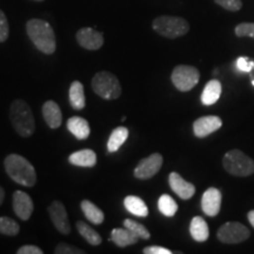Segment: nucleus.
<instances>
[{"instance_id":"33","label":"nucleus","mask_w":254,"mask_h":254,"mask_svg":"<svg viewBox=\"0 0 254 254\" xmlns=\"http://www.w3.org/2000/svg\"><path fill=\"white\" fill-rule=\"evenodd\" d=\"M219 6H221L222 8L227 9L231 12H237L243 7V2L241 0H214Z\"/></svg>"},{"instance_id":"23","label":"nucleus","mask_w":254,"mask_h":254,"mask_svg":"<svg viewBox=\"0 0 254 254\" xmlns=\"http://www.w3.org/2000/svg\"><path fill=\"white\" fill-rule=\"evenodd\" d=\"M124 205L125 208L129 213L136 217L146 218L148 215V208L146 206L145 201L141 198L136 195H127L124 200Z\"/></svg>"},{"instance_id":"37","label":"nucleus","mask_w":254,"mask_h":254,"mask_svg":"<svg viewBox=\"0 0 254 254\" xmlns=\"http://www.w3.org/2000/svg\"><path fill=\"white\" fill-rule=\"evenodd\" d=\"M247 218H249L250 224L252 225L253 228H254V209H253V211H250L249 212V214H247Z\"/></svg>"},{"instance_id":"3","label":"nucleus","mask_w":254,"mask_h":254,"mask_svg":"<svg viewBox=\"0 0 254 254\" xmlns=\"http://www.w3.org/2000/svg\"><path fill=\"white\" fill-rule=\"evenodd\" d=\"M9 120L14 131L23 138H30L36 132V122L32 109L26 101L15 99L9 106Z\"/></svg>"},{"instance_id":"17","label":"nucleus","mask_w":254,"mask_h":254,"mask_svg":"<svg viewBox=\"0 0 254 254\" xmlns=\"http://www.w3.org/2000/svg\"><path fill=\"white\" fill-rule=\"evenodd\" d=\"M67 129L78 140H85L91 134V127L87 120L77 116L67 120Z\"/></svg>"},{"instance_id":"27","label":"nucleus","mask_w":254,"mask_h":254,"mask_svg":"<svg viewBox=\"0 0 254 254\" xmlns=\"http://www.w3.org/2000/svg\"><path fill=\"white\" fill-rule=\"evenodd\" d=\"M158 208L166 217H173L178 211V205L172 196L163 194L158 200Z\"/></svg>"},{"instance_id":"31","label":"nucleus","mask_w":254,"mask_h":254,"mask_svg":"<svg viewBox=\"0 0 254 254\" xmlns=\"http://www.w3.org/2000/svg\"><path fill=\"white\" fill-rule=\"evenodd\" d=\"M56 254H85V251H82L78 247L71 246L66 243H60L56 246Z\"/></svg>"},{"instance_id":"18","label":"nucleus","mask_w":254,"mask_h":254,"mask_svg":"<svg viewBox=\"0 0 254 254\" xmlns=\"http://www.w3.org/2000/svg\"><path fill=\"white\" fill-rule=\"evenodd\" d=\"M111 241H113L117 246L127 247L134 245L139 241V237L135 236L128 228H114L111 232Z\"/></svg>"},{"instance_id":"41","label":"nucleus","mask_w":254,"mask_h":254,"mask_svg":"<svg viewBox=\"0 0 254 254\" xmlns=\"http://www.w3.org/2000/svg\"><path fill=\"white\" fill-rule=\"evenodd\" d=\"M33 1H44V0H33Z\"/></svg>"},{"instance_id":"38","label":"nucleus","mask_w":254,"mask_h":254,"mask_svg":"<svg viewBox=\"0 0 254 254\" xmlns=\"http://www.w3.org/2000/svg\"><path fill=\"white\" fill-rule=\"evenodd\" d=\"M4 200H5V190L0 186V206L2 205Z\"/></svg>"},{"instance_id":"16","label":"nucleus","mask_w":254,"mask_h":254,"mask_svg":"<svg viewBox=\"0 0 254 254\" xmlns=\"http://www.w3.org/2000/svg\"><path fill=\"white\" fill-rule=\"evenodd\" d=\"M43 116L44 119L50 128L57 129L63 123V114L59 105L53 100H47L43 105Z\"/></svg>"},{"instance_id":"36","label":"nucleus","mask_w":254,"mask_h":254,"mask_svg":"<svg viewBox=\"0 0 254 254\" xmlns=\"http://www.w3.org/2000/svg\"><path fill=\"white\" fill-rule=\"evenodd\" d=\"M18 254H43L44 251L40 247L34 245H25L21 246L20 249L17 251Z\"/></svg>"},{"instance_id":"6","label":"nucleus","mask_w":254,"mask_h":254,"mask_svg":"<svg viewBox=\"0 0 254 254\" xmlns=\"http://www.w3.org/2000/svg\"><path fill=\"white\" fill-rule=\"evenodd\" d=\"M222 165L234 177H250L254 173V160L240 150H232L225 154Z\"/></svg>"},{"instance_id":"30","label":"nucleus","mask_w":254,"mask_h":254,"mask_svg":"<svg viewBox=\"0 0 254 254\" xmlns=\"http://www.w3.org/2000/svg\"><path fill=\"white\" fill-rule=\"evenodd\" d=\"M9 36V26L6 14L0 9V44L5 43Z\"/></svg>"},{"instance_id":"22","label":"nucleus","mask_w":254,"mask_h":254,"mask_svg":"<svg viewBox=\"0 0 254 254\" xmlns=\"http://www.w3.org/2000/svg\"><path fill=\"white\" fill-rule=\"evenodd\" d=\"M69 104L74 110L80 111L85 107L86 101H85V93H84V85L80 81H73L69 86L68 92Z\"/></svg>"},{"instance_id":"15","label":"nucleus","mask_w":254,"mask_h":254,"mask_svg":"<svg viewBox=\"0 0 254 254\" xmlns=\"http://www.w3.org/2000/svg\"><path fill=\"white\" fill-rule=\"evenodd\" d=\"M168 183H170V186L173 192L183 200H189L194 195L195 186L184 180L179 173H171L170 177H168Z\"/></svg>"},{"instance_id":"40","label":"nucleus","mask_w":254,"mask_h":254,"mask_svg":"<svg viewBox=\"0 0 254 254\" xmlns=\"http://www.w3.org/2000/svg\"><path fill=\"white\" fill-rule=\"evenodd\" d=\"M251 78H252V84H253V86H254V77L252 75V77H251Z\"/></svg>"},{"instance_id":"26","label":"nucleus","mask_w":254,"mask_h":254,"mask_svg":"<svg viewBox=\"0 0 254 254\" xmlns=\"http://www.w3.org/2000/svg\"><path fill=\"white\" fill-rule=\"evenodd\" d=\"M75 227H77V230L79 232V234L84 238L85 240L87 241L88 244L92 246H99L101 244V239L100 234L98 233L97 231L93 230L90 225H87L86 222L84 221H77V224H75Z\"/></svg>"},{"instance_id":"5","label":"nucleus","mask_w":254,"mask_h":254,"mask_svg":"<svg viewBox=\"0 0 254 254\" xmlns=\"http://www.w3.org/2000/svg\"><path fill=\"white\" fill-rule=\"evenodd\" d=\"M152 27L158 34L168 39L183 37L190 31V25L185 19L172 15H161L155 18L152 23Z\"/></svg>"},{"instance_id":"2","label":"nucleus","mask_w":254,"mask_h":254,"mask_svg":"<svg viewBox=\"0 0 254 254\" xmlns=\"http://www.w3.org/2000/svg\"><path fill=\"white\" fill-rule=\"evenodd\" d=\"M26 32L34 46L44 55H53L56 52V34L47 21L31 19L26 24Z\"/></svg>"},{"instance_id":"12","label":"nucleus","mask_w":254,"mask_h":254,"mask_svg":"<svg viewBox=\"0 0 254 254\" xmlns=\"http://www.w3.org/2000/svg\"><path fill=\"white\" fill-rule=\"evenodd\" d=\"M12 206H13L14 213L17 214V217L21 220L26 221L31 218L32 213H33V201L32 198L27 193L23 192V190H15L12 196Z\"/></svg>"},{"instance_id":"19","label":"nucleus","mask_w":254,"mask_h":254,"mask_svg":"<svg viewBox=\"0 0 254 254\" xmlns=\"http://www.w3.org/2000/svg\"><path fill=\"white\" fill-rule=\"evenodd\" d=\"M221 82L217 80V79H212V80H209L206 84L204 91H202L201 103L205 106H212V105H214L219 100L221 95Z\"/></svg>"},{"instance_id":"7","label":"nucleus","mask_w":254,"mask_h":254,"mask_svg":"<svg viewBox=\"0 0 254 254\" xmlns=\"http://www.w3.org/2000/svg\"><path fill=\"white\" fill-rule=\"evenodd\" d=\"M200 73L198 68L189 65H178L174 67L171 75V80L177 90L180 92H189L196 86L199 82Z\"/></svg>"},{"instance_id":"1","label":"nucleus","mask_w":254,"mask_h":254,"mask_svg":"<svg viewBox=\"0 0 254 254\" xmlns=\"http://www.w3.org/2000/svg\"><path fill=\"white\" fill-rule=\"evenodd\" d=\"M4 167L7 176L14 183L25 187H32L37 183V173L34 166L23 155L8 154L4 160Z\"/></svg>"},{"instance_id":"34","label":"nucleus","mask_w":254,"mask_h":254,"mask_svg":"<svg viewBox=\"0 0 254 254\" xmlns=\"http://www.w3.org/2000/svg\"><path fill=\"white\" fill-rule=\"evenodd\" d=\"M237 68L241 72H251L252 68H254V62L250 60L249 58H245V57H240L237 60Z\"/></svg>"},{"instance_id":"11","label":"nucleus","mask_w":254,"mask_h":254,"mask_svg":"<svg viewBox=\"0 0 254 254\" xmlns=\"http://www.w3.org/2000/svg\"><path fill=\"white\" fill-rule=\"evenodd\" d=\"M77 41L82 49L88 51H97L104 45V36L94 28L84 27L77 32Z\"/></svg>"},{"instance_id":"29","label":"nucleus","mask_w":254,"mask_h":254,"mask_svg":"<svg viewBox=\"0 0 254 254\" xmlns=\"http://www.w3.org/2000/svg\"><path fill=\"white\" fill-rule=\"evenodd\" d=\"M124 227L132 231L135 236L139 237V239L147 240L151 238V233L148 232L147 228H146L144 225L139 224L138 221L132 220V219H125V220H124Z\"/></svg>"},{"instance_id":"21","label":"nucleus","mask_w":254,"mask_h":254,"mask_svg":"<svg viewBox=\"0 0 254 254\" xmlns=\"http://www.w3.org/2000/svg\"><path fill=\"white\" fill-rule=\"evenodd\" d=\"M190 233L193 239L198 241V243H204V241L207 240L209 237V230L205 219L201 217L193 218L190 225Z\"/></svg>"},{"instance_id":"9","label":"nucleus","mask_w":254,"mask_h":254,"mask_svg":"<svg viewBox=\"0 0 254 254\" xmlns=\"http://www.w3.org/2000/svg\"><path fill=\"white\" fill-rule=\"evenodd\" d=\"M164 159L160 153H153L141 159L134 168V177L136 179L147 180L153 178L163 166Z\"/></svg>"},{"instance_id":"39","label":"nucleus","mask_w":254,"mask_h":254,"mask_svg":"<svg viewBox=\"0 0 254 254\" xmlns=\"http://www.w3.org/2000/svg\"><path fill=\"white\" fill-rule=\"evenodd\" d=\"M125 120H126V117H123V118H122V122L124 123V122H125Z\"/></svg>"},{"instance_id":"28","label":"nucleus","mask_w":254,"mask_h":254,"mask_svg":"<svg viewBox=\"0 0 254 254\" xmlns=\"http://www.w3.org/2000/svg\"><path fill=\"white\" fill-rule=\"evenodd\" d=\"M20 232V226L9 217H0V233L7 237H15Z\"/></svg>"},{"instance_id":"20","label":"nucleus","mask_w":254,"mask_h":254,"mask_svg":"<svg viewBox=\"0 0 254 254\" xmlns=\"http://www.w3.org/2000/svg\"><path fill=\"white\" fill-rule=\"evenodd\" d=\"M68 161L74 166L79 167H94L97 164V154L92 150H81L72 153L68 157Z\"/></svg>"},{"instance_id":"8","label":"nucleus","mask_w":254,"mask_h":254,"mask_svg":"<svg viewBox=\"0 0 254 254\" xmlns=\"http://www.w3.org/2000/svg\"><path fill=\"white\" fill-rule=\"evenodd\" d=\"M251 236V232L245 225L240 222H226L218 230V240L224 244H239L247 240Z\"/></svg>"},{"instance_id":"25","label":"nucleus","mask_w":254,"mask_h":254,"mask_svg":"<svg viewBox=\"0 0 254 254\" xmlns=\"http://www.w3.org/2000/svg\"><path fill=\"white\" fill-rule=\"evenodd\" d=\"M80 207L88 221H91L92 224H94V225L103 224L104 219H105L104 212L101 211L98 206H95L93 202L90 201V200H82L81 204H80Z\"/></svg>"},{"instance_id":"13","label":"nucleus","mask_w":254,"mask_h":254,"mask_svg":"<svg viewBox=\"0 0 254 254\" xmlns=\"http://www.w3.org/2000/svg\"><path fill=\"white\" fill-rule=\"evenodd\" d=\"M221 192L215 187H209L205 190L201 199V208L208 217H215L219 214L221 208Z\"/></svg>"},{"instance_id":"24","label":"nucleus","mask_w":254,"mask_h":254,"mask_svg":"<svg viewBox=\"0 0 254 254\" xmlns=\"http://www.w3.org/2000/svg\"><path fill=\"white\" fill-rule=\"evenodd\" d=\"M128 134V128L125 126H119L114 128L111 133L109 141H107V150H109L110 153H114V152L118 151L124 142L127 140Z\"/></svg>"},{"instance_id":"10","label":"nucleus","mask_w":254,"mask_h":254,"mask_svg":"<svg viewBox=\"0 0 254 254\" xmlns=\"http://www.w3.org/2000/svg\"><path fill=\"white\" fill-rule=\"evenodd\" d=\"M47 212H49L51 221L53 222L57 231H58L59 233L65 234V236L69 234V232H71V224H69L68 220L67 211H66L63 202L58 201V200L53 201L52 204L47 207Z\"/></svg>"},{"instance_id":"32","label":"nucleus","mask_w":254,"mask_h":254,"mask_svg":"<svg viewBox=\"0 0 254 254\" xmlns=\"http://www.w3.org/2000/svg\"><path fill=\"white\" fill-rule=\"evenodd\" d=\"M238 37H251L254 39V23H243L236 27Z\"/></svg>"},{"instance_id":"4","label":"nucleus","mask_w":254,"mask_h":254,"mask_svg":"<svg viewBox=\"0 0 254 254\" xmlns=\"http://www.w3.org/2000/svg\"><path fill=\"white\" fill-rule=\"evenodd\" d=\"M92 90L105 100H116L122 95L119 79L109 71H100L92 79Z\"/></svg>"},{"instance_id":"14","label":"nucleus","mask_w":254,"mask_h":254,"mask_svg":"<svg viewBox=\"0 0 254 254\" xmlns=\"http://www.w3.org/2000/svg\"><path fill=\"white\" fill-rule=\"evenodd\" d=\"M222 126V120L217 116H206L193 123V132L198 138H205Z\"/></svg>"},{"instance_id":"35","label":"nucleus","mask_w":254,"mask_h":254,"mask_svg":"<svg viewBox=\"0 0 254 254\" xmlns=\"http://www.w3.org/2000/svg\"><path fill=\"white\" fill-rule=\"evenodd\" d=\"M144 254H172V251L160 246H147L142 250Z\"/></svg>"}]
</instances>
